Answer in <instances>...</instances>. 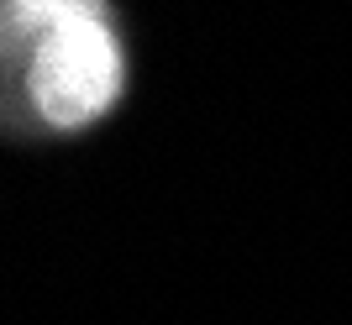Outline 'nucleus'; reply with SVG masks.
Here are the masks:
<instances>
[{
  "label": "nucleus",
  "mask_w": 352,
  "mask_h": 325,
  "mask_svg": "<svg viewBox=\"0 0 352 325\" xmlns=\"http://www.w3.org/2000/svg\"><path fill=\"white\" fill-rule=\"evenodd\" d=\"M32 105L53 126H85L121 95V47L105 27V11L53 27L27 58Z\"/></svg>",
  "instance_id": "f257e3e1"
},
{
  "label": "nucleus",
  "mask_w": 352,
  "mask_h": 325,
  "mask_svg": "<svg viewBox=\"0 0 352 325\" xmlns=\"http://www.w3.org/2000/svg\"><path fill=\"white\" fill-rule=\"evenodd\" d=\"M89 11H105V5L100 0H0V47H27L32 58V47L53 27Z\"/></svg>",
  "instance_id": "f03ea898"
}]
</instances>
